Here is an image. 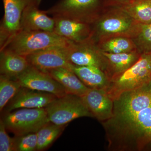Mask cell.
I'll return each mask as SVG.
<instances>
[{"label":"cell","mask_w":151,"mask_h":151,"mask_svg":"<svg viewBox=\"0 0 151 151\" xmlns=\"http://www.w3.org/2000/svg\"><path fill=\"white\" fill-rule=\"evenodd\" d=\"M104 7H119L128 2L130 0H102Z\"/></svg>","instance_id":"4316f807"},{"label":"cell","mask_w":151,"mask_h":151,"mask_svg":"<svg viewBox=\"0 0 151 151\" xmlns=\"http://www.w3.org/2000/svg\"><path fill=\"white\" fill-rule=\"evenodd\" d=\"M133 40L141 54L151 52V23L142 25L140 31Z\"/></svg>","instance_id":"cb8c5ba5"},{"label":"cell","mask_w":151,"mask_h":151,"mask_svg":"<svg viewBox=\"0 0 151 151\" xmlns=\"http://www.w3.org/2000/svg\"><path fill=\"white\" fill-rule=\"evenodd\" d=\"M68 59L73 65L95 66L105 73V57L94 40L83 43L71 44L68 48Z\"/></svg>","instance_id":"8fae6325"},{"label":"cell","mask_w":151,"mask_h":151,"mask_svg":"<svg viewBox=\"0 0 151 151\" xmlns=\"http://www.w3.org/2000/svg\"><path fill=\"white\" fill-rule=\"evenodd\" d=\"M72 69L88 88L106 90L110 80L106 73L99 68L92 66L73 65Z\"/></svg>","instance_id":"d6986e66"},{"label":"cell","mask_w":151,"mask_h":151,"mask_svg":"<svg viewBox=\"0 0 151 151\" xmlns=\"http://www.w3.org/2000/svg\"><path fill=\"white\" fill-rule=\"evenodd\" d=\"M47 73L63 87L67 94L81 97L89 89L71 68H60L50 70Z\"/></svg>","instance_id":"ac0fdd59"},{"label":"cell","mask_w":151,"mask_h":151,"mask_svg":"<svg viewBox=\"0 0 151 151\" xmlns=\"http://www.w3.org/2000/svg\"><path fill=\"white\" fill-rule=\"evenodd\" d=\"M14 139L15 151L37 150V135L36 133L16 136Z\"/></svg>","instance_id":"d4e9b609"},{"label":"cell","mask_w":151,"mask_h":151,"mask_svg":"<svg viewBox=\"0 0 151 151\" xmlns=\"http://www.w3.org/2000/svg\"><path fill=\"white\" fill-rule=\"evenodd\" d=\"M151 79V52L141 54L137 61L111 78L105 90L114 101L121 94L140 87Z\"/></svg>","instance_id":"277c9868"},{"label":"cell","mask_w":151,"mask_h":151,"mask_svg":"<svg viewBox=\"0 0 151 151\" xmlns=\"http://www.w3.org/2000/svg\"><path fill=\"white\" fill-rule=\"evenodd\" d=\"M102 123L110 150L141 151L151 143V79L114 100L113 117Z\"/></svg>","instance_id":"6da1fadb"},{"label":"cell","mask_w":151,"mask_h":151,"mask_svg":"<svg viewBox=\"0 0 151 151\" xmlns=\"http://www.w3.org/2000/svg\"><path fill=\"white\" fill-rule=\"evenodd\" d=\"M2 119L0 121V151H15L14 137H10L6 132Z\"/></svg>","instance_id":"484cf974"},{"label":"cell","mask_w":151,"mask_h":151,"mask_svg":"<svg viewBox=\"0 0 151 151\" xmlns=\"http://www.w3.org/2000/svg\"><path fill=\"white\" fill-rule=\"evenodd\" d=\"M68 46L52 47L26 57L30 65L45 73L60 68L72 69L73 64L68 59Z\"/></svg>","instance_id":"9c48e42d"},{"label":"cell","mask_w":151,"mask_h":151,"mask_svg":"<svg viewBox=\"0 0 151 151\" xmlns=\"http://www.w3.org/2000/svg\"><path fill=\"white\" fill-rule=\"evenodd\" d=\"M2 120L6 129L16 136L36 133L50 122L45 108H20L9 112Z\"/></svg>","instance_id":"8992f818"},{"label":"cell","mask_w":151,"mask_h":151,"mask_svg":"<svg viewBox=\"0 0 151 151\" xmlns=\"http://www.w3.org/2000/svg\"><path fill=\"white\" fill-rule=\"evenodd\" d=\"M14 79L22 87L51 93L58 98L67 94L63 87L49 74L30 65Z\"/></svg>","instance_id":"30bf717a"},{"label":"cell","mask_w":151,"mask_h":151,"mask_svg":"<svg viewBox=\"0 0 151 151\" xmlns=\"http://www.w3.org/2000/svg\"><path fill=\"white\" fill-rule=\"evenodd\" d=\"M22 87L18 81L4 76H0V111L4 110L18 93Z\"/></svg>","instance_id":"603a6c76"},{"label":"cell","mask_w":151,"mask_h":151,"mask_svg":"<svg viewBox=\"0 0 151 151\" xmlns=\"http://www.w3.org/2000/svg\"><path fill=\"white\" fill-rule=\"evenodd\" d=\"M105 8L102 0H59L45 10L53 17H63L94 24Z\"/></svg>","instance_id":"5b68a950"},{"label":"cell","mask_w":151,"mask_h":151,"mask_svg":"<svg viewBox=\"0 0 151 151\" xmlns=\"http://www.w3.org/2000/svg\"><path fill=\"white\" fill-rule=\"evenodd\" d=\"M53 18L55 20L54 32L61 37L75 43L93 39V24L65 18Z\"/></svg>","instance_id":"7c38bea8"},{"label":"cell","mask_w":151,"mask_h":151,"mask_svg":"<svg viewBox=\"0 0 151 151\" xmlns=\"http://www.w3.org/2000/svg\"><path fill=\"white\" fill-rule=\"evenodd\" d=\"M150 2L151 5V0H150Z\"/></svg>","instance_id":"83f0119b"},{"label":"cell","mask_w":151,"mask_h":151,"mask_svg":"<svg viewBox=\"0 0 151 151\" xmlns=\"http://www.w3.org/2000/svg\"><path fill=\"white\" fill-rule=\"evenodd\" d=\"M39 7L32 6L26 10L22 18L20 31L54 32L55 19Z\"/></svg>","instance_id":"9a60e30c"},{"label":"cell","mask_w":151,"mask_h":151,"mask_svg":"<svg viewBox=\"0 0 151 151\" xmlns=\"http://www.w3.org/2000/svg\"><path fill=\"white\" fill-rule=\"evenodd\" d=\"M42 0H2L4 16L0 24V50L19 32L23 15L32 6L39 7Z\"/></svg>","instance_id":"ba28073f"},{"label":"cell","mask_w":151,"mask_h":151,"mask_svg":"<svg viewBox=\"0 0 151 151\" xmlns=\"http://www.w3.org/2000/svg\"><path fill=\"white\" fill-rule=\"evenodd\" d=\"M57 98L51 93L22 87L6 109L9 113L20 108H45Z\"/></svg>","instance_id":"5bb4252c"},{"label":"cell","mask_w":151,"mask_h":151,"mask_svg":"<svg viewBox=\"0 0 151 151\" xmlns=\"http://www.w3.org/2000/svg\"><path fill=\"white\" fill-rule=\"evenodd\" d=\"M60 126L49 122L36 132L37 150L42 151L48 147L62 133L65 126Z\"/></svg>","instance_id":"7402d4cb"},{"label":"cell","mask_w":151,"mask_h":151,"mask_svg":"<svg viewBox=\"0 0 151 151\" xmlns=\"http://www.w3.org/2000/svg\"><path fill=\"white\" fill-rule=\"evenodd\" d=\"M102 52L111 53H121L138 50L133 39L124 37H114L102 39L96 42Z\"/></svg>","instance_id":"ffe728a7"},{"label":"cell","mask_w":151,"mask_h":151,"mask_svg":"<svg viewBox=\"0 0 151 151\" xmlns=\"http://www.w3.org/2000/svg\"><path fill=\"white\" fill-rule=\"evenodd\" d=\"M81 98L93 117L100 122L113 117L114 101L104 89L89 88Z\"/></svg>","instance_id":"4fadbf2b"},{"label":"cell","mask_w":151,"mask_h":151,"mask_svg":"<svg viewBox=\"0 0 151 151\" xmlns=\"http://www.w3.org/2000/svg\"><path fill=\"white\" fill-rule=\"evenodd\" d=\"M119 7L141 24L151 23L150 0H130L124 5Z\"/></svg>","instance_id":"44dd1931"},{"label":"cell","mask_w":151,"mask_h":151,"mask_svg":"<svg viewBox=\"0 0 151 151\" xmlns=\"http://www.w3.org/2000/svg\"><path fill=\"white\" fill-rule=\"evenodd\" d=\"M29 66L26 57L6 49L0 51L1 75L15 79Z\"/></svg>","instance_id":"e0dca14e"},{"label":"cell","mask_w":151,"mask_h":151,"mask_svg":"<svg viewBox=\"0 0 151 151\" xmlns=\"http://www.w3.org/2000/svg\"><path fill=\"white\" fill-rule=\"evenodd\" d=\"M73 43L54 32L20 31L0 51L6 49L26 56L42 50L55 46H68Z\"/></svg>","instance_id":"3957f363"},{"label":"cell","mask_w":151,"mask_h":151,"mask_svg":"<svg viewBox=\"0 0 151 151\" xmlns=\"http://www.w3.org/2000/svg\"><path fill=\"white\" fill-rule=\"evenodd\" d=\"M103 52L106 60L105 73L109 80L121 74L137 61L141 56L138 50L121 53Z\"/></svg>","instance_id":"2e32d148"},{"label":"cell","mask_w":151,"mask_h":151,"mask_svg":"<svg viewBox=\"0 0 151 151\" xmlns=\"http://www.w3.org/2000/svg\"><path fill=\"white\" fill-rule=\"evenodd\" d=\"M93 24L95 42L102 39L124 37L135 38L139 34L142 24L136 21L119 7H107Z\"/></svg>","instance_id":"7a4b0ae2"},{"label":"cell","mask_w":151,"mask_h":151,"mask_svg":"<svg viewBox=\"0 0 151 151\" xmlns=\"http://www.w3.org/2000/svg\"><path fill=\"white\" fill-rule=\"evenodd\" d=\"M45 109L50 122L60 126L81 117H93L81 97L73 94L57 98Z\"/></svg>","instance_id":"52a82bcc"}]
</instances>
